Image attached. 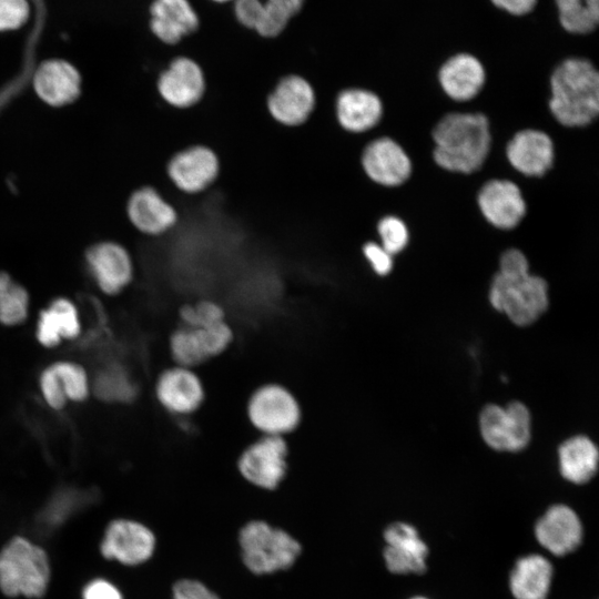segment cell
I'll return each instance as SVG.
<instances>
[{"mask_svg":"<svg viewBox=\"0 0 599 599\" xmlns=\"http://www.w3.org/2000/svg\"><path fill=\"white\" fill-rule=\"evenodd\" d=\"M432 156L449 173H475L486 162L493 135L489 119L481 112H448L432 129Z\"/></svg>","mask_w":599,"mask_h":599,"instance_id":"6da1fadb","label":"cell"},{"mask_svg":"<svg viewBox=\"0 0 599 599\" xmlns=\"http://www.w3.org/2000/svg\"><path fill=\"white\" fill-rule=\"evenodd\" d=\"M548 109L562 126L579 129L599 114V73L581 58H569L556 67L549 80Z\"/></svg>","mask_w":599,"mask_h":599,"instance_id":"7a4b0ae2","label":"cell"},{"mask_svg":"<svg viewBox=\"0 0 599 599\" xmlns=\"http://www.w3.org/2000/svg\"><path fill=\"white\" fill-rule=\"evenodd\" d=\"M50 575L48 554L26 537L11 538L0 550V590L8 597H43Z\"/></svg>","mask_w":599,"mask_h":599,"instance_id":"3957f363","label":"cell"},{"mask_svg":"<svg viewBox=\"0 0 599 599\" xmlns=\"http://www.w3.org/2000/svg\"><path fill=\"white\" fill-rule=\"evenodd\" d=\"M245 415L258 435L286 438L300 428L303 420L297 396L287 386L276 382L264 383L251 393Z\"/></svg>","mask_w":599,"mask_h":599,"instance_id":"277c9868","label":"cell"},{"mask_svg":"<svg viewBox=\"0 0 599 599\" xmlns=\"http://www.w3.org/2000/svg\"><path fill=\"white\" fill-rule=\"evenodd\" d=\"M246 568L256 575L290 568L301 554V545L288 532L263 520L247 522L238 535Z\"/></svg>","mask_w":599,"mask_h":599,"instance_id":"5b68a950","label":"cell"},{"mask_svg":"<svg viewBox=\"0 0 599 599\" xmlns=\"http://www.w3.org/2000/svg\"><path fill=\"white\" fill-rule=\"evenodd\" d=\"M489 301L515 324L530 325L548 307V285L530 272L518 275L497 272L489 288Z\"/></svg>","mask_w":599,"mask_h":599,"instance_id":"8992f818","label":"cell"},{"mask_svg":"<svg viewBox=\"0 0 599 599\" xmlns=\"http://www.w3.org/2000/svg\"><path fill=\"white\" fill-rule=\"evenodd\" d=\"M290 444L286 437L258 435L237 456L238 474L248 484L274 490L288 473Z\"/></svg>","mask_w":599,"mask_h":599,"instance_id":"52a82bcc","label":"cell"},{"mask_svg":"<svg viewBox=\"0 0 599 599\" xmlns=\"http://www.w3.org/2000/svg\"><path fill=\"white\" fill-rule=\"evenodd\" d=\"M234 337L227 321L196 327L181 325L171 334L169 349L175 365L195 369L226 353Z\"/></svg>","mask_w":599,"mask_h":599,"instance_id":"ba28073f","label":"cell"},{"mask_svg":"<svg viewBox=\"0 0 599 599\" xmlns=\"http://www.w3.org/2000/svg\"><path fill=\"white\" fill-rule=\"evenodd\" d=\"M359 165L369 182L386 189L403 185L413 173V161L406 150L387 135L366 142L359 154Z\"/></svg>","mask_w":599,"mask_h":599,"instance_id":"9c48e42d","label":"cell"},{"mask_svg":"<svg viewBox=\"0 0 599 599\" xmlns=\"http://www.w3.org/2000/svg\"><path fill=\"white\" fill-rule=\"evenodd\" d=\"M479 424L484 440L496 450L518 451L530 439V414L519 402L509 403L506 407L487 405Z\"/></svg>","mask_w":599,"mask_h":599,"instance_id":"30bf717a","label":"cell"},{"mask_svg":"<svg viewBox=\"0 0 599 599\" xmlns=\"http://www.w3.org/2000/svg\"><path fill=\"white\" fill-rule=\"evenodd\" d=\"M155 90L160 99L176 110L199 104L206 91L205 73L200 63L186 55H177L159 73Z\"/></svg>","mask_w":599,"mask_h":599,"instance_id":"8fae6325","label":"cell"},{"mask_svg":"<svg viewBox=\"0 0 599 599\" xmlns=\"http://www.w3.org/2000/svg\"><path fill=\"white\" fill-rule=\"evenodd\" d=\"M165 173L177 192L196 195L215 183L220 162L212 149L201 144L190 145L169 159Z\"/></svg>","mask_w":599,"mask_h":599,"instance_id":"7c38bea8","label":"cell"},{"mask_svg":"<svg viewBox=\"0 0 599 599\" xmlns=\"http://www.w3.org/2000/svg\"><path fill=\"white\" fill-rule=\"evenodd\" d=\"M155 396L167 413L185 417L201 409L206 388L196 369L174 364L158 377Z\"/></svg>","mask_w":599,"mask_h":599,"instance_id":"4fadbf2b","label":"cell"},{"mask_svg":"<svg viewBox=\"0 0 599 599\" xmlns=\"http://www.w3.org/2000/svg\"><path fill=\"white\" fill-rule=\"evenodd\" d=\"M155 544V536L149 527L136 520L120 518L106 526L100 551L109 560L138 566L152 557Z\"/></svg>","mask_w":599,"mask_h":599,"instance_id":"5bb4252c","label":"cell"},{"mask_svg":"<svg viewBox=\"0 0 599 599\" xmlns=\"http://www.w3.org/2000/svg\"><path fill=\"white\" fill-rule=\"evenodd\" d=\"M316 95L312 84L302 75L290 73L275 83L266 97L271 118L286 128H298L312 115Z\"/></svg>","mask_w":599,"mask_h":599,"instance_id":"9a60e30c","label":"cell"},{"mask_svg":"<svg viewBox=\"0 0 599 599\" xmlns=\"http://www.w3.org/2000/svg\"><path fill=\"white\" fill-rule=\"evenodd\" d=\"M476 202L486 222L501 231L518 226L527 213V203L519 185L507 179L485 182Z\"/></svg>","mask_w":599,"mask_h":599,"instance_id":"2e32d148","label":"cell"},{"mask_svg":"<svg viewBox=\"0 0 599 599\" xmlns=\"http://www.w3.org/2000/svg\"><path fill=\"white\" fill-rule=\"evenodd\" d=\"M510 166L527 177L544 176L555 163V143L542 130L526 128L515 132L505 148Z\"/></svg>","mask_w":599,"mask_h":599,"instance_id":"e0dca14e","label":"cell"},{"mask_svg":"<svg viewBox=\"0 0 599 599\" xmlns=\"http://www.w3.org/2000/svg\"><path fill=\"white\" fill-rule=\"evenodd\" d=\"M334 115L338 126L346 133L367 134L380 123L384 102L375 91L367 88H345L335 97Z\"/></svg>","mask_w":599,"mask_h":599,"instance_id":"ac0fdd59","label":"cell"},{"mask_svg":"<svg viewBox=\"0 0 599 599\" xmlns=\"http://www.w3.org/2000/svg\"><path fill=\"white\" fill-rule=\"evenodd\" d=\"M125 211L131 225L151 237L163 236L179 221L175 207L152 185H141L134 190Z\"/></svg>","mask_w":599,"mask_h":599,"instance_id":"d6986e66","label":"cell"},{"mask_svg":"<svg viewBox=\"0 0 599 599\" xmlns=\"http://www.w3.org/2000/svg\"><path fill=\"white\" fill-rule=\"evenodd\" d=\"M386 546L383 557L387 569L397 575L424 573L428 547L415 527L397 521L384 530Z\"/></svg>","mask_w":599,"mask_h":599,"instance_id":"ffe728a7","label":"cell"},{"mask_svg":"<svg viewBox=\"0 0 599 599\" xmlns=\"http://www.w3.org/2000/svg\"><path fill=\"white\" fill-rule=\"evenodd\" d=\"M88 267L98 286L106 294H118L133 277V261L122 245L102 242L87 252Z\"/></svg>","mask_w":599,"mask_h":599,"instance_id":"44dd1931","label":"cell"},{"mask_svg":"<svg viewBox=\"0 0 599 599\" xmlns=\"http://www.w3.org/2000/svg\"><path fill=\"white\" fill-rule=\"evenodd\" d=\"M582 534L578 515L562 504L551 506L535 526L536 539L555 556H565L577 549Z\"/></svg>","mask_w":599,"mask_h":599,"instance_id":"7402d4cb","label":"cell"},{"mask_svg":"<svg viewBox=\"0 0 599 599\" xmlns=\"http://www.w3.org/2000/svg\"><path fill=\"white\" fill-rule=\"evenodd\" d=\"M438 82L450 100L468 102L475 99L484 88L485 68L476 57L459 53L443 63L438 72Z\"/></svg>","mask_w":599,"mask_h":599,"instance_id":"603a6c76","label":"cell"},{"mask_svg":"<svg viewBox=\"0 0 599 599\" xmlns=\"http://www.w3.org/2000/svg\"><path fill=\"white\" fill-rule=\"evenodd\" d=\"M37 95L51 106H63L73 102L81 91V78L69 62L52 59L42 62L33 77Z\"/></svg>","mask_w":599,"mask_h":599,"instance_id":"cb8c5ba5","label":"cell"},{"mask_svg":"<svg viewBox=\"0 0 599 599\" xmlns=\"http://www.w3.org/2000/svg\"><path fill=\"white\" fill-rule=\"evenodd\" d=\"M151 30L162 42L174 45L199 27V17L187 0H154Z\"/></svg>","mask_w":599,"mask_h":599,"instance_id":"d4e9b609","label":"cell"},{"mask_svg":"<svg viewBox=\"0 0 599 599\" xmlns=\"http://www.w3.org/2000/svg\"><path fill=\"white\" fill-rule=\"evenodd\" d=\"M550 561L540 555L519 558L509 578L510 591L515 599H546L552 580Z\"/></svg>","mask_w":599,"mask_h":599,"instance_id":"484cf974","label":"cell"},{"mask_svg":"<svg viewBox=\"0 0 599 599\" xmlns=\"http://www.w3.org/2000/svg\"><path fill=\"white\" fill-rule=\"evenodd\" d=\"M79 315L75 306L67 298L54 300L40 313L37 337L47 346L58 345L62 338L72 339L80 333Z\"/></svg>","mask_w":599,"mask_h":599,"instance_id":"4316f807","label":"cell"},{"mask_svg":"<svg viewBox=\"0 0 599 599\" xmlns=\"http://www.w3.org/2000/svg\"><path fill=\"white\" fill-rule=\"evenodd\" d=\"M559 468L564 478L573 484H585L598 468V449L586 436H576L559 447Z\"/></svg>","mask_w":599,"mask_h":599,"instance_id":"83f0119b","label":"cell"},{"mask_svg":"<svg viewBox=\"0 0 599 599\" xmlns=\"http://www.w3.org/2000/svg\"><path fill=\"white\" fill-rule=\"evenodd\" d=\"M237 21L263 38H275L286 28L291 17L265 0H235Z\"/></svg>","mask_w":599,"mask_h":599,"instance_id":"f1b7e54d","label":"cell"},{"mask_svg":"<svg viewBox=\"0 0 599 599\" xmlns=\"http://www.w3.org/2000/svg\"><path fill=\"white\" fill-rule=\"evenodd\" d=\"M559 21L570 33L593 31L599 21V0H556Z\"/></svg>","mask_w":599,"mask_h":599,"instance_id":"f546056e","label":"cell"},{"mask_svg":"<svg viewBox=\"0 0 599 599\" xmlns=\"http://www.w3.org/2000/svg\"><path fill=\"white\" fill-rule=\"evenodd\" d=\"M50 369L65 398L80 402L88 396V377L81 366L70 362H59L51 365Z\"/></svg>","mask_w":599,"mask_h":599,"instance_id":"4dcf8cb0","label":"cell"},{"mask_svg":"<svg viewBox=\"0 0 599 599\" xmlns=\"http://www.w3.org/2000/svg\"><path fill=\"white\" fill-rule=\"evenodd\" d=\"M95 394L105 400L128 402L135 392L126 374L120 367L102 370L94 382Z\"/></svg>","mask_w":599,"mask_h":599,"instance_id":"1f68e13d","label":"cell"},{"mask_svg":"<svg viewBox=\"0 0 599 599\" xmlns=\"http://www.w3.org/2000/svg\"><path fill=\"white\" fill-rule=\"evenodd\" d=\"M182 325L196 327L226 321L225 308L213 298H201L181 306L179 312Z\"/></svg>","mask_w":599,"mask_h":599,"instance_id":"d6a6232c","label":"cell"},{"mask_svg":"<svg viewBox=\"0 0 599 599\" xmlns=\"http://www.w3.org/2000/svg\"><path fill=\"white\" fill-rule=\"evenodd\" d=\"M377 242L393 256L403 252L409 242V231L403 219L395 215L379 217L375 226Z\"/></svg>","mask_w":599,"mask_h":599,"instance_id":"836d02e7","label":"cell"},{"mask_svg":"<svg viewBox=\"0 0 599 599\" xmlns=\"http://www.w3.org/2000/svg\"><path fill=\"white\" fill-rule=\"evenodd\" d=\"M28 306L27 291L13 281L0 302V323L16 325L23 322L28 315Z\"/></svg>","mask_w":599,"mask_h":599,"instance_id":"e575fe53","label":"cell"},{"mask_svg":"<svg viewBox=\"0 0 599 599\" xmlns=\"http://www.w3.org/2000/svg\"><path fill=\"white\" fill-rule=\"evenodd\" d=\"M29 14L28 0H0V31L20 28L26 23Z\"/></svg>","mask_w":599,"mask_h":599,"instance_id":"d590c367","label":"cell"},{"mask_svg":"<svg viewBox=\"0 0 599 599\" xmlns=\"http://www.w3.org/2000/svg\"><path fill=\"white\" fill-rule=\"evenodd\" d=\"M361 254L369 264L373 272L379 276L388 275L394 266V256L376 240L366 241L361 246Z\"/></svg>","mask_w":599,"mask_h":599,"instance_id":"8d00e7d4","label":"cell"},{"mask_svg":"<svg viewBox=\"0 0 599 599\" xmlns=\"http://www.w3.org/2000/svg\"><path fill=\"white\" fill-rule=\"evenodd\" d=\"M173 599H220L204 583L192 579H182L173 586Z\"/></svg>","mask_w":599,"mask_h":599,"instance_id":"74e56055","label":"cell"},{"mask_svg":"<svg viewBox=\"0 0 599 599\" xmlns=\"http://www.w3.org/2000/svg\"><path fill=\"white\" fill-rule=\"evenodd\" d=\"M82 599H123V596L113 582L95 578L84 586Z\"/></svg>","mask_w":599,"mask_h":599,"instance_id":"f35d334b","label":"cell"},{"mask_svg":"<svg viewBox=\"0 0 599 599\" xmlns=\"http://www.w3.org/2000/svg\"><path fill=\"white\" fill-rule=\"evenodd\" d=\"M40 387L45 402L54 409H60L65 404V396L59 388L55 377L48 367L40 377Z\"/></svg>","mask_w":599,"mask_h":599,"instance_id":"ab89813d","label":"cell"},{"mask_svg":"<svg viewBox=\"0 0 599 599\" xmlns=\"http://www.w3.org/2000/svg\"><path fill=\"white\" fill-rule=\"evenodd\" d=\"M491 2L508 13L522 16L535 8L537 0H491Z\"/></svg>","mask_w":599,"mask_h":599,"instance_id":"60d3db41","label":"cell"},{"mask_svg":"<svg viewBox=\"0 0 599 599\" xmlns=\"http://www.w3.org/2000/svg\"><path fill=\"white\" fill-rule=\"evenodd\" d=\"M268 3L277 7L291 18L294 17L305 3V0H265Z\"/></svg>","mask_w":599,"mask_h":599,"instance_id":"b9f144b4","label":"cell"},{"mask_svg":"<svg viewBox=\"0 0 599 599\" xmlns=\"http://www.w3.org/2000/svg\"><path fill=\"white\" fill-rule=\"evenodd\" d=\"M12 282L7 273L0 271V301Z\"/></svg>","mask_w":599,"mask_h":599,"instance_id":"7bdbcfd3","label":"cell"},{"mask_svg":"<svg viewBox=\"0 0 599 599\" xmlns=\"http://www.w3.org/2000/svg\"><path fill=\"white\" fill-rule=\"evenodd\" d=\"M215 2H227V1H231V0H213Z\"/></svg>","mask_w":599,"mask_h":599,"instance_id":"ee69618b","label":"cell"},{"mask_svg":"<svg viewBox=\"0 0 599 599\" xmlns=\"http://www.w3.org/2000/svg\"><path fill=\"white\" fill-rule=\"evenodd\" d=\"M413 599H427V598H424V597H416V598H413Z\"/></svg>","mask_w":599,"mask_h":599,"instance_id":"f6af8a7d","label":"cell"}]
</instances>
